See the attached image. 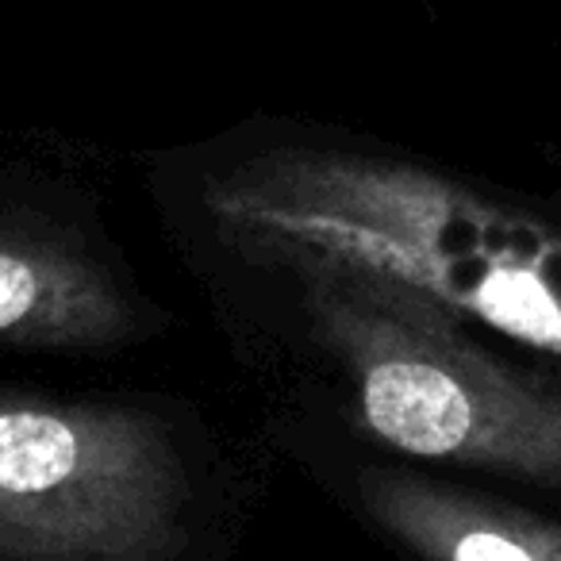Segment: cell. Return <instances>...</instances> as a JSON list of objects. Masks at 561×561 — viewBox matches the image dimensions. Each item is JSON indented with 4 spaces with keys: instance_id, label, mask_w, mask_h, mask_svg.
I'll list each match as a JSON object with an SVG mask.
<instances>
[{
    "instance_id": "6da1fadb",
    "label": "cell",
    "mask_w": 561,
    "mask_h": 561,
    "mask_svg": "<svg viewBox=\"0 0 561 561\" xmlns=\"http://www.w3.org/2000/svg\"><path fill=\"white\" fill-rule=\"evenodd\" d=\"M216 219L273 262L374 273L454 320L561 358V231L400 162L273 154L211 196Z\"/></svg>"
},
{
    "instance_id": "7a4b0ae2",
    "label": "cell",
    "mask_w": 561,
    "mask_h": 561,
    "mask_svg": "<svg viewBox=\"0 0 561 561\" xmlns=\"http://www.w3.org/2000/svg\"><path fill=\"white\" fill-rule=\"evenodd\" d=\"M305 320L354 389L358 423L412 458L561 489V385L519 374L454 316L374 273L285 262Z\"/></svg>"
},
{
    "instance_id": "3957f363",
    "label": "cell",
    "mask_w": 561,
    "mask_h": 561,
    "mask_svg": "<svg viewBox=\"0 0 561 561\" xmlns=\"http://www.w3.org/2000/svg\"><path fill=\"white\" fill-rule=\"evenodd\" d=\"M188 481L154 415L0 397V558L170 561Z\"/></svg>"
},
{
    "instance_id": "277c9868",
    "label": "cell",
    "mask_w": 561,
    "mask_h": 561,
    "mask_svg": "<svg viewBox=\"0 0 561 561\" xmlns=\"http://www.w3.org/2000/svg\"><path fill=\"white\" fill-rule=\"evenodd\" d=\"M131 328L112 277L81 250L0 234V346H104Z\"/></svg>"
},
{
    "instance_id": "5b68a950",
    "label": "cell",
    "mask_w": 561,
    "mask_h": 561,
    "mask_svg": "<svg viewBox=\"0 0 561 561\" xmlns=\"http://www.w3.org/2000/svg\"><path fill=\"white\" fill-rule=\"evenodd\" d=\"M362 500L431 561H561V527L408 473H366Z\"/></svg>"
}]
</instances>
